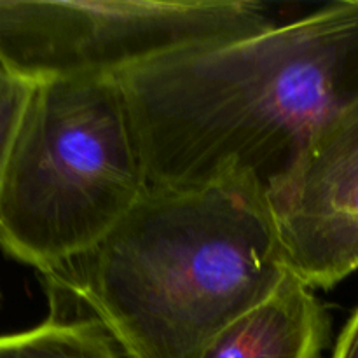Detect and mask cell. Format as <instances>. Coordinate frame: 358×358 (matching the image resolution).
Here are the masks:
<instances>
[{
  "label": "cell",
  "instance_id": "1",
  "mask_svg": "<svg viewBox=\"0 0 358 358\" xmlns=\"http://www.w3.org/2000/svg\"><path fill=\"white\" fill-rule=\"evenodd\" d=\"M121 84L150 185L245 177L268 191L358 98V0L164 56Z\"/></svg>",
  "mask_w": 358,
  "mask_h": 358
},
{
  "label": "cell",
  "instance_id": "2",
  "mask_svg": "<svg viewBox=\"0 0 358 358\" xmlns=\"http://www.w3.org/2000/svg\"><path fill=\"white\" fill-rule=\"evenodd\" d=\"M290 273L264 189L226 177L150 185L93 250L42 276L51 304L83 308L62 311L93 317L126 358H199Z\"/></svg>",
  "mask_w": 358,
  "mask_h": 358
},
{
  "label": "cell",
  "instance_id": "3",
  "mask_svg": "<svg viewBox=\"0 0 358 358\" xmlns=\"http://www.w3.org/2000/svg\"><path fill=\"white\" fill-rule=\"evenodd\" d=\"M149 187L121 79L31 83L0 184V247L48 275L93 250Z\"/></svg>",
  "mask_w": 358,
  "mask_h": 358
},
{
  "label": "cell",
  "instance_id": "4",
  "mask_svg": "<svg viewBox=\"0 0 358 358\" xmlns=\"http://www.w3.org/2000/svg\"><path fill=\"white\" fill-rule=\"evenodd\" d=\"M254 0H0V66L28 83L117 77L164 56L262 34Z\"/></svg>",
  "mask_w": 358,
  "mask_h": 358
},
{
  "label": "cell",
  "instance_id": "5",
  "mask_svg": "<svg viewBox=\"0 0 358 358\" xmlns=\"http://www.w3.org/2000/svg\"><path fill=\"white\" fill-rule=\"evenodd\" d=\"M290 271L331 289L358 271V98L266 191Z\"/></svg>",
  "mask_w": 358,
  "mask_h": 358
},
{
  "label": "cell",
  "instance_id": "6",
  "mask_svg": "<svg viewBox=\"0 0 358 358\" xmlns=\"http://www.w3.org/2000/svg\"><path fill=\"white\" fill-rule=\"evenodd\" d=\"M327 341L324 304L290 273L268 299L224 329L199 358H322Z\"/></svg>",
  "mask_w": 358,
  "mask_h": 358
},
{
  "label": "cell",
  "instance_id": "7",
  "mask_svg": "<svg viewBox=\"0 0 358 358\" xmlns=\"http://www.w3.org/2000/svg\"><path fill=\"white\" fill-rule=\"evenodd\" d=\"M30 91L31 83L28 80L17 79L14 76H6L0 79V184Z\"/></svg>",
  "mask_w": 358,
  "mask_h": 358
},
{
  "label": "cell",
  "instance_id": "8",
  "mask_svg": "<svg viewBox=\"0 0 358 358\" xmlns=\"http://www.w3.org/2000/svg\"><path fill=\"white\" fill-rule=\"evenodd\" d=\"M332 358H358V308L339 334Z\"/></svg>",
  "mask_w": 358,
  "mask_h": 358
},
{
  "label": "cell",
  "instance_id": "9",
  "mask_svg": "<svg viewBox=\"0 0 358 358\" xmlns=\"http://www.w3.org/2000/svg\"><path fill=\"white\" fill-rule=\"evenodd\" d=\"M0 306H2V289H0Z\"/></svg>",
  "mask_w": 358,
  "mask_h": 358
}]
</instances>
